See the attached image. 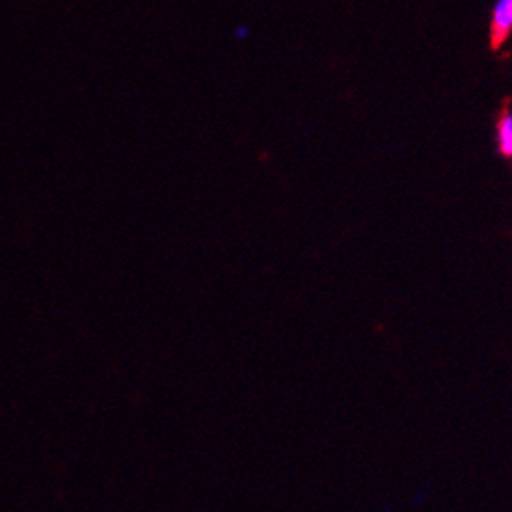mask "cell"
<instances>
[{"mask_svg": "<svg viewBox=\"0 0 512 512\" xmlns=\"http://www.w3.org/2000/svg\"><path fill=\"white\" fill-rule=\"evenodd\" d=\"M512 34V0H496L490 14V36L501 45Z\"/></svg>", "mask_w": 512, "mask_h": 512, "instance_id": "6da1fadb", "label": "cell"}, {"mask_svg": "<svg viewBox=\"0 0 512 512\" xmlns=\"http://www.w3.org/2000/svg\"><path fill=\"white\" fill-rule=\"evenodd\" d=\"M498 146L501 155L512 159V112H505L498 122Z\"/></svg>", "mask_w": 512, "mask_h": 512, "instance_id": "7a4b0ae2", "label": "cell"}]
</instances>
